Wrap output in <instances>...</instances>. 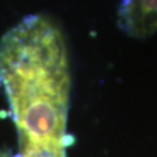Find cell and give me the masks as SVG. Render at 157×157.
Masks as SVG:
<instances>
[{
	"instance_id": "obj_2",
	"label": "cell",
	"mask_w": 157,
	"mask_h": 157,
	"mask_svg": "<svg viewBox=\"0 0 157 157\" xmlns=\"http://www.w3.org/2000/svg\"><path fill=\"white\" fill-rule=\"evenodd\" d=\"M118 24L134 38H147L157 32V0H122Z\"/></svg>"
},
{
	"instance_id": "obj_1",
	"label": "cell",
	"mask_w": 157,
	"mask_h": 157,
	"mask_svg": "<svg viewBox=\"0 0 157 157\" xmlns=\"http://www.w3.org/2000/svg\"><path fill=\"white\" fill-rule=\"evenodd\" d=\"M0 85L18 132L17 157H66L70 64L60 30L30 16L0 42Z\"/></svg>"
}]
</instances>
